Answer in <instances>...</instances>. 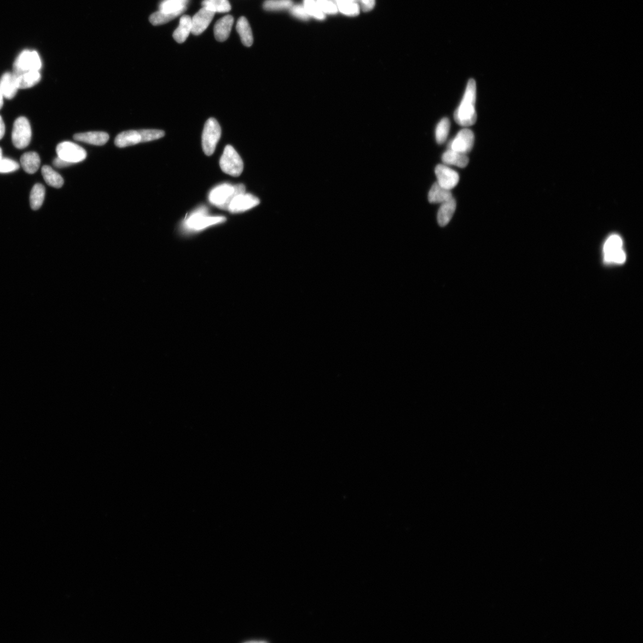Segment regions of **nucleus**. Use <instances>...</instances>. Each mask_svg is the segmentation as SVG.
Returning <instances> with one entry per match:
<instances>
[{"label": "nucleus", "instance_id": "obj_1", "mask_svg": "<svg viewBox=\"0 0 643 643\" xmlns=\"http://www.w3.org/2000/svg\"><path fill=\"white\" fill-rule=\"evenodd\" d=\"M490 381L486 368L462 371L458 367H447L423 380L418 389V402L437 416L457 420L464 400L472 392L489 388Z\"/></svg>", "mask_w": 643, "mask_h": 643}, {"label": "nucleus", "instance_id": "obj_2", "mask_svg": "<svg viewBox=\"0 0 643 643\" xmlns=\"http://www.w3.org/2000/svg\"><path fill=\"white\" fill-rule=\"evenodd\" d=\"M83 133V120L73 103L49 101L30 123L25 146L37 153L50 146L78 142Z\"/></svg>", "mask_w": 643, "mask_h": 643}, {"label": "nucleus", "instance_id": "obj_3", "mask_svg": "<svg viewBox=\"0 0 643 643\" xmlns=\"http://www.w3.org/2000/svg\"><path fill=\"white\" fill-rule=\"evenodd\" d=\"M443 255L429 237L417 238L409 250L404 268V294L410 309L427 308L443 273Z\"/></svg>", "mask_w": 643, "mask_h": 643}, {"label": "nucleus", "instance_id": "obj_4", "mask_svg": "<svg viewBox=\"0 0 643 643\" xmlns=\"http://www.w3.org/2000/svg\"><path fill=\"white\" fill-rule=\"evenodd\" d=\"M440 333L448 346L474 354L485 345L487 326L469 296L456 290L450 294L441 314Z\"/></svg>", "mask_w": 643, "mask_h": 643}, {"label": "nucleus", "instance_id": "obj_5", "mask_svg": "<svg viewBox=\"0 0 643 643\" xmlns=\"http://www.w3.org/2000/svg\"><path fill=\"white\" fill-rule=\"evenodd\" d=\"M64 259L56 238L43 232L26 249L23 268L25 289L35 298H47L59 290Z\"/></svg>", "mask_w": 643, "mask_h": 643}, {"label": "nucleus", "instance_id": "obj_6", "mask_svg": "<svg viewBox=\"0 0 643 643\" xmlns=\"http://www.w3.org/2000/svg\"><path fill=\"white\" fill-rule=\"evenodd\" d=\"M113 305L120 318L142 328L165 323L173 314V305L165 295L140 283L119 286Z\"/></svg>", "mask_w": 643, "mask_h": 643}, {"label": "nucleus", "instance_id": "obj_7", "mask_svg": "<svg viewBox=\"0 0 643 643\" xmlns=\"http://www.w3.org/2000/svg\"><path fill=\"white\" fill-rule=\"evenodd\" d=\"M414 420L404 415L382 428L372 443L375 453L389 460H402L418 451L447 445L451 436L445 433L418 434L413 430Z\"/></svg>", "mask_w": 643, "mask_h": 643}, {"label": "nucleus", "instance_id": "obj_8", "mask_svg": "<svg viewBox=\"0 0 643 643\" xmlns=\"http://www.w3.org/2000/svg\"><path fill=\"white\" fill-rule=\"evenodd\" d=\"M518 406L517 397L504 389H479L461 404L457 421L463 427L482 426L514 413Z\"/></svg>", "mask_w": 643, "mask_h": 643}, {"label": "nucleus", "instance_id": "obj_9", "mask_svg": "<svg viewBox=\"0 0 643 643\" xmlns=\"http://www.w3.org/2000/svg\"><path fill=\"white\" fill-rule=\"evenodd\" d=\"M429 24L406 15L382 37L384 58L382 66L390 71L400 70L412 60L429 32Z\"/></svg>", "mask_w": 643, "mask_h": 643}, {"label": "nucleus", "instance_id": "obj_10", "mask_svg": "<svg viewBox=\"0 0 643 643\" xmlns=\"http://www.w3.org/2000/svg\"><path fill=\"white\" fill-rule=\"evenodd\" d=\"M34 154L26 146L12 145L0 158V180L8 195L23 199L32 193L37 180Z\"/></svg>", "mask_w": 643, "mask_h": 643}, {"label": "nucleus", "instance_id": "obj_11", "mask_svg": "<svg viewBox=\"0 0 643 643\" xmlns=\"http://www.w3.org/2000/svg\"><path fill=\"white\" fill-rule=\"evenodd\" d=\"M280 285H286L282 260H259L244 264L232 273L229 280L230 290L239 296L268 291Z\"/></svg>", "mask_w": 643, "mask_h": 643}, {"label": "nucleus", "instance_id": "obj_12", "mask_svg": "<svg viewBox=\"0 0 643 643\" xmlns=\"http://www.w3.org/2000/svg\"><path fill=\"white\" fill-rule=\"evenodd\" d=\"M150 282L167 284L190 291H207L217 282L218 271L208 264H175L148 269Z\"/></svg>", "mask_w": 643, "mask_h": 643}, {"label": "nucleus", "instance_id": "obj_13", "mask_svg": "<svg viewBox=\"0 0 643 643\" xmlns=\"http://www.w3.org/2000/svg\"><path fill=\"white\" fill-rule=\"evenodd\" d=\"M468 46V36L461 31L450 32L433 45L428 66L432 78L439 84L453 80Z\"/></svg>", "mask_w": 643, "mask_h": 643}, {"label": "nucleus", "instance_id": "obj_14", "mask_svg": "<svg viewBox=\"0 0 643 643\" xmlns=\"http://www.w3.org/2000/svg\"><path fill=\"white\" fill-rule=\"evenodd\" d=\"M41 328L53 346L67 348L74 344L79 336L81 319L72 305H54L48 307L41 317Z\"/></svg>", "mask_w": 643, "mask_h": 643}, {"label": "nucleus", "instance_id": "obj_15", "mask_svg": "<svg viewBox=\"0 0 643 643\" xmlns=\"http://www.w3.org/2000/svg\"><path fill=\"white\" fill-rule=\"evenodd\" d=\"M384 58L382 36L378 32L368 31L361 38L359 50L349 61L346 74L353 84L366 87L371 83Z\"/></svg>", "mask_w": 643, "mask_h": 643}, {"label": "nucleus", "instance_id": "obj_16", "mask_svg": "<svg viewBox=\"0 0 643 643\" xmlns=\"http://www.w3.org/2000/svg\"><path fill=\"white\" fill-rule=\"evenodd\" d=\"M376 3L377 0H328L320 10L319 22L359 31L372 20Z\"/></svg>", "mask_w": 643, "mask_h": 643}, {"label": "nucleus", "instance_id": "obj_17", "mask_svg": "<svg viewBox=\"0 0 643 643\" xmlns=\"http://www.w3.org/2000/svg\"><path fill=\"white\" fill-rule=\"evenodd\" d=\"M473 60L481 72L484 87L492 93H501L506 87L505 66L494 37L482 34L475 41Z\"/></svg>", "mask_w": 643, "mask_h": 643}, {"label": "nucleus", "instance_id": "obj_18", "mask_svg": "<svg viewBox=\"0 0 643 643\" xmlns=\"http://www.w3.org/2000/svg\"><path fill=\"white\" fill-rule=\"evenodd\" d=\"M83 345L91 365L99 372L119 377L127 371L128 360L125 353L100 332H88Z\"/></svg>", "mask_w": 643, "mask_h": 643}, {"label": "nucleus", "instance_id": "obj_19", "mask_svg": "<svg viewBox=\"0 0 643 643\" xmlns=\"http://www.w3.org/2000/svg\"><path fill=\"white\" fill-rule=\"evenodd\" d=\"M91 378L84 368L73 367L61 382L59 402L61 415L67 421H73L84 413L89 402Z\"/></svg>", "mask_w": 643, "mask_h": 643}, {"label": "nucleus", "instance_id": "obj_20", "mask_svg": "<svg viewBox=\"0 0 643 643\" xmlns=\"http://www.w3.org/2000/svg\"><path fill=\"white\" fill-rule=\"evenodd\" d=\"M34 154L35 170L38 177H54L66 174L77 168L83 152L78 142L50 146Z\"/></svg>", "mask_w": 643, "mask_h": 643}, {"label": "nucleus", "instance_id": "obj_21", "mask_svg": "<svg viewBox=\"0 0 643 643\" xmlns=\"http://www.w3.org/2000/svg\"><path fill=\"white\" fill-rule=\"evenodd\" d=\"M404 11L406 15L429 25H451L462 19L456 0H407Z\"/></svg>", "mask_w": 643, "mask_h": 643}, {"label": "nucleus", "instance_id": "obj_22", "mask_svg": "<svg viewBox=\"0 0 643 643\" xmlns=\"http://www.w3.org/2000/svg\"><path fill=\"white\" fill-rule=\"evenodd\" d=\"M585 11L583 0H533L527 16L536 22H555L581 18Z\"/></svg>", "mask_w": 643, "mask_h": 643}, {"label": "nucleus", "instance_id": "obj_23", "mask_svg": "<svg viewBox=\"0 0 643 643\" xmlns=\"http://www.w3.org/2000/svg\"><path fill=\"white\" fill-rule=\"evenodd\" d=\"M355 32L354 28H337V26L325 25L321 22L307 26L299 34V43L307 50H320L330 48L341 43Z\"/></svg>", "mask_w": 643, "mask_h": 643}, {"label": "nucleus", "instance_id": "obj_24", "mask_svg": "<svg viewBox=\"0 0 643 643\" xmlns=\"http://www.w3.org/2000/svg\"><path fill=\"white\" fill-rule=\"evenodd\" d=\"M608 13L619 33L643 39V21L632 0H608Z\"/></svg>", "mask_w": 643, "mask_h": 643}, {"label": "nucleus", "instance_id": "obj_25", "mask_svg": "<svg viewBox=\"0 0 643 643\" xmlns=\"http://www.w3.org/2000/svg\"><path fill=\"white\" fill-rule=\"evenodd\" d=\"M37 326L21 318H7L0 320V346L13 347L31 344L38 337Z\"/></svg>", "mask_w": 643, "mask_h": 643}, {"label": "nucleus", "instance_id": "obj_26", "mask_svg": "<svg viewBox=\"0 0 643 643\" xmlns=\"http://www.w3.org/2000/svg\"><path fill=\"white\" fill-rule=\"evenodd\" d=\"M583 28L592 35L607 41H613L619 37V31L616 30L608 11L595 9L585 11L581 16Z\"/></svg>", "mask_w": 643, "mask_h": 643}, {"label": "nucleus", "instance_id": "obj_27", "mask_svg": "<svg viewBox=\"0 0 643 643\" xmlns=\"http://www.w3.org/2000/svg\"><path fill=\"white\" fill-rule=\"evenodd\" d=\"M106 330L114 335H128L143 330L141 325L135 324L115 313L106 322Z\"/></svg>", "mask_w": 643, "mask_h": 643}, {"label": "nucleus", "instance_id": "obj_28", "mask_svg": "<svg viewBox=\"0 0 643 643\" xmlns=\"http://www.w3.org/2000/svg\"><path fill=\"white\" fill-rule=\"evenodd\" d=\"M10 260L9 244L3 236V232L0 231V280L7 276L10 267Z\"/></svg>", "mask_w": 643, "mask_h": 643}, {"label": "nucleus", "instance_id": "obj_29", "mask_svg": "<svg viewBox=\"0 0 643 643\" xmlns=\"http://www.w3.org/2000/svg\"><path fill=\"white\" fill-rule=\"evenodd\" d=\"M7 190L5 186L2 182V180H0V220H2L3 216L7 213Z\"/></svg>", "mask_w": 643, "mask_h": 643}, {"label": "nucleus", "instance_id": "obj_30", "mask_svg": "<svg viewBox=\"0 0 643 643\" xmlns=\"http://www.w3.org/2000/svg\"><path fill=\"white\" fill-rule=\"evenodd\" d=\"M632 2L639 13V16L643 21V0H632Z\"/></svg>", "mask_w": 643, "mask_h": 643}, {"label": "nucleus", "instance_id": "obj_31", "mask_svg": "<svg viewBox=\"0 0 643 643\" xmlns=\"http://www.w3.org/2000/svg\"><path fill=\"white\" fill-rule=\"evenodd\" d=\"M5 317V303H4V298L2 295H0V320H2Z\"/></svg>", "mask_w": 643, "mask_h": 643}]
</instances>
